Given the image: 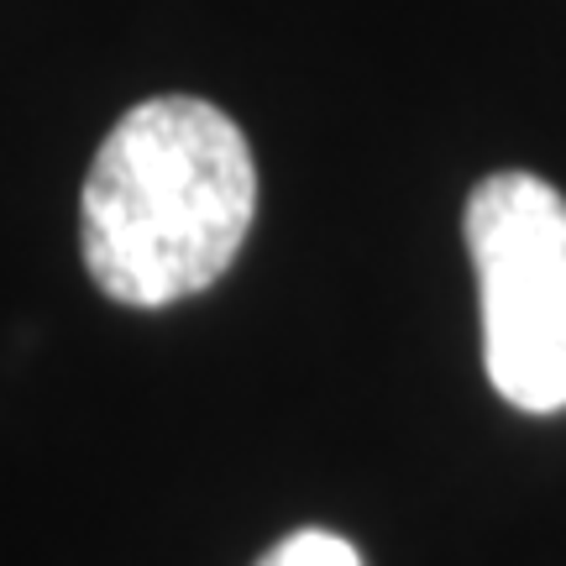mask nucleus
<instances>
[{"mask_svg":"<svg viewBox=\"0 0 566 566\" xmlns=\"http://www.w3.org/2000/svg\"><path fill=\"white\" fill-rule=\"evenodd\" d=\"M258 216L242 126L195 95L132 105L90 163L80 200L84 268L105 300L163 310L237 263Z\"/></svg>","mask_w":566,"mask_h":566,"instance_id":"obj_1","label":"nucleus"},{"mask_svg":"<svg viewBox=\"0 0 566 566\" xmlns=\"http://www.w3.org/2000/svg\"><path fill=\"white\" fill-rule=\"evenodd\" d=\"M467 252L483 304V363L525 415L566 409V195L525 168L467 195Z\"/></svg>","mask_w":566,"mask_h":566,"instance_id":"obj_2","label":"nucleus"},{"mask_svg":"<svg viewBox=\"0 0 566 566\" xmlns=\"http://www.w3.org/2000/svg\"><path fill=\"white\" fill-rule=\"evenodd\" d=\"M252 566H363L357 546L331 535V530H294L279 546H268Z\"/></svg>","mask_w":566,"mask_h":566,"instance_id":"obj_3","label":"nucleus"}]
</instances>
